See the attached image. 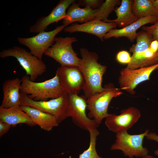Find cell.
Wrapping results in <instances>:
<instances>
[{
	"mask_svg": "<svg viewBox=\"0 0 158 158\" xmlns=\"http://www.w3.org/2000/svg\"><path fill=\"white\" fill-rule=\"evenodd\" d=\"M80 51L82 58L78 67L84 77L85 83L82 90L87 99L104 90L102 83L107 67L98 62L99 57L95 52L85 48H81Z\"/></svg>",
	"mask_w": 158,
	"mask_h": 158,
	"instance_id": "6da1fadb",
	"label": "cell"
},
{
	"mask_svg": "<svg viewBox=\"0 0 158 158\" xmlns=\"http://www.w3.org/2000/svg\"><path fill=\"white\" fill-rule=\"evenodd\" d=\"M20 92L36 101H47L62 96L66 92L63 88L58 76L41 82L31 81L26 75L21 79Z\"/></svg>",
	"mask_w": 158,
	"mask_h": 158,
	"instance_id": "7a4b0ae2",
	"label": "cell"
},
{
	"mask_svg": "<svg viewBox=\"0 0 158 158\" xmlns=\"http://www.w3.org/2000/svg\"><path fill=\"white\" fill-rule=\"evenodd\" d=\"M104 87L103 91L87 99V109L89 111L88 117L93 118L99 125L109 115L108 109L112 99L123 93L120 89L116 87L112 83L107 84Z\"/></svg>",
	"mask_w": 158,
	"mask_h": 158,
	"instance_id": "3957f363",
	"label": "cell"
},
{
	"mask_svg": "<svg viewBox=\"0 0 158 158\" xmlns=\"http://www.w3.org/2000/svg\"><path fill=\"white\" fill-rule=\"evenodd\" d=\"M9 56L16 58L32 81H35L46 71V65L42 60L23 48L16 46L0 52L1 58Z\"/></svg>",
	"mask_w": 158,
	"mask_h": 158,
	"instance_id": "277c9868",
	"label": "cell"
},
{
	"mask_svg": "<svg viewBox=\"0 0 158 158\" xmlns=\"http://www.w3.org/2000/svg\"><path fill=\"white\" fill-rule=\"evenodd\" d=\"M20 106L34 107L51 114L56 118L59 123L68 117L69 95L65 92L62 96L49 100L36 101L20 92Z\"/></svg>",
	"mask_w": 158,
	"mask_h": 158,
	"instance_id": "5b68a950",
	"label": "cell"
},
{
	"mask_svg": "<svg viewBox=\"0 0 158 158\" xmlns=\"http://www.w3.org/2000/svg\"><path fill=\"white\" fill-rule=\"evenodd\" d=\"M149 132L147 129L143 133L136 135H130L127 131L116 133L115 143L111 145V150L121 151L124 155L129 158L134 157H142L148 155L149 151L142 145L143 140Z\"/></svg>",
	"mask_w": 158,
	"mask_h": 158,
	"instance_id": "8992f818",
	"label": "cell"
},
{
	"mask_svg": "<svg viewBox=\"0 0 158 158\" xmlns=\"http://www.w3.org/2000/svg\"><path fill=\"white\" fill-rule=\"evenodd\" d=\"M77 40L74 37H56L54 44L44 54L54 59L61 66H79L80 59L77 56L72 46L73 43Z\"/></svg>",
	"mask_w": 158,
	"mask_h": 158,
	"instance_id": "52a82bcc",
	"label": "cell"
},
{
	"mask_svg": "<svg viewBox=\"0 0 158 158\" xmlns=\"http://www.w3.org/2000/svg\"><path fill=\"white\" fill-rule=\"evenodd\" d=\"M66 27L63 24L51 31H42L30 37H19L17 40L20 44L28 47L32 55L42 60L43 54L54 44L56 36Z\"/></svg>",
	"mask_w": 158,
	"mask_h": 158,
	"instance_id": "ba28073f",
	"label": "cell"
},
{
	"mask_svg": "<svg viewBox=\"0 0 158 158\" xmlns=\"http://www.w3.org/2000/svg\"><path fill=\"white\" fill-rule=\"evenodd\" d=\"M68 95V117H71L74 124L83 129L89 131L92 129L97 128L99 125L86 114L87 99L84 96H79L75 94Z\"/></svg>",
	"mask_w": 158,
	"mask_h": 158,
	"instance_id": "9c48e42d",
	"label": "cell"
},
{
	"mask_svg": "<svg viewBox=\"0 0 158 158\" xmlns=\"http://www.w3.org/2000/svg\"><path fill=\"white\" fill-rule=\"evenodd\" d=\"M157 69H158V63L135 69L126 67L122 69L118 78L121 89L125 90L131 95H134L135 93L134 89L137 85L149 80L151 73Z\"/></svg>",
	"mask_w": 158,
	"mask_h": 158,
	"instance_id": "30bf717a",
	"label": "cell"
},
{
	"mask_svg": "<svg viewBox=\"0 0 158 158\" xmlns=\"http://www.w3.org/2000/svg\"><path fill=\"white\" fill-rule=\"evenodd\" d=\"M65 92L68 94L79 93L85 83L83 75L78 66H61L56 72Z\"/></svg>",
	"mask_w": 158,
	"mask_h": 158,
	"instance_id": "8fae6325",
	"label": "cell"
},
{
	"mask_svg": "<svg viewBox=\"0 0 158 158\" xmlns=\"http://www.w3.org/2000/svg\"><path fill=\"white\" fill-rule=\"evenodd\" d=\"M141 116L140 111L134 107L123 109L119 115L109 114L105 124L109 129L116 133L127 130L136 123Z\"/></svg>",
	"mask_w": 158,
	"mask_h": 158,
	"instance_id": "7c38bea8",
	"label": "cell"
},
{
	"mask_svg": "<svg viewBox=\"0 0 158 158\" xmlns=\"http://www.w3.org/2000/svg\"><path fill=\"white\" fill-rule=\"evenodd\" d=\"M75 2L74 0L60 1L49 14L40 17L33 25L30 26V32L38 33L45 31L51 24L63 20L66 16L67 9Z\"/></svg>",
	"mask_w": 158,
	"mask_h": 158,
	"instance_id": "4fadbf2b",
	"label": "cell"
},
{
	"mask_svg": "<svg viewBox=\"0 0 158 158\" xmlns=\"http://www.w3.org/2000/svg\"><path fill=\"white\" fill-rule=\"evenodd\" d=\"M117 26L114 23H106L95 19L82 24H73L66 27L63 30L68 32H79L92 34L103 41L105 35Z\"/></svg>",
	"mask_w": 158,
	"mask_h": 158,
	"instance_id": "5bb4252c",
	"label": "cell"
},
{
	"mask_svg": "<svg viewBox=\"0 0 158 158\" xmlns=\"http://www.w3.org/2000/svg\"><path fill=\"white\" fill-rule=\"evenodd\" d=\"M158 19V16H147L138 19L135 22L120 29H113L106 33L104 39L112 37L118 38L125 37L131 42H133L136 38L137 30L143 25L148 23H154Z\"/></svg>",
	"mask_w": 158,
	"mask_h": 158,
	"instance_id": "9a60e30c",
	"label": "cell"
},
{
	"mask_svg": "<svg viewBox=\"0 0 158 158\" xmlns=\"http://www.w3.org/2000/svg\"><path fill=\"white\" fill-rule=\"evenodd\" d=\"M21 79L18 78L5 81L2 85L3 98L0 107L20 106Z\"/></svg>",
	"mask_w": 158,
	"mask_h": 158,
	"instance_id": "2e32d148",
	"label": "cell"
},
{
	"mask_svg": "<svg viewBox=\"0 0 158 158\" xmlns=\"http://www.w3.org/2000/svg\"><path fill=\"white\" fill-rule=\"evenodd\" d=\"M0 121L13 126L21 123L30 126L36 125L20 105L9 108L0 107Z\"/></svg>",
	"mask_w": 158,
	"mask_h": 158,
	"instance_id": "e0dca14e",
	"label": "cell"
},
{
	"mask_svg": "<svg viewBox=\"0 0 158 158\" xmlns=\"http://www.w3.org/2000/svg\"><path fill=\"white\" fill-rule=\"evenodd\" d=\"M78 3L75 2L68 8L65 17L63 20L62 24L68 26L75 22L85 23L95 19L98 8L93 10L89 7L80 8Z\"/></svg>",
	"mask_w": 158,
	"mask_h": 158,
	"instance_id": "ac0fdd59",
	"label": "cell"
},
{
	"mask_svg": "<svg viewBox=\"0 0 158 158\" xmlns=\"http://www.w3.org/2000/svg\"><path fill=\"white\" fill-rule=\"evenodd\" d=\"M20 107L36 125L44 130L50 131L53 128L59 126L56 118L51 114L29 106H20Z\"/></svg>",
	"mask_w": 158,
	"mask_h": 158,
	"instance_id": "d6986e66",
	"label": "cell"
},
{
	"mask_svg": "<svg viewBox=\"0 0 158 158\" xmlns=\"http://www.w3.org/2000/svg\"><path fill=\"white\" fill-rule=\"evenodd\" d=\"M133 1L122 0L119 7L115 8L114 11L116 18L111 20L119 27L122 28L135 22L138 19L133 13L132 6Z\"/></svg>",
	"mask_w": 158,
	"mask_h": 158,
	"instance_id": "ffe728a7",
	"label": "cell"
},
{
	"mask_svg": "<svg viewBox=\"0 0 158 158\" xmlns=\"http://www.w3.org/2000/svg\"><path fill=\"white\" fill-rule=\"evenodd\" d=\"M132 10L138 19L149 16H158V10L153 5L152 0H134Z\"/></svg>",
	"mask_w": 158,
	"mask_h": 158,
	"instance_id": "44dd1931",
	"label": "cell"
},
{
	"mask_svg": "<svg viewBox=\"0 0 158 158\" xmlns=\"http://www.w3.org/2000/svg\"><path fill=\"white\" fill-rule=\"evenodd\" d=\"M136 43L130 48V51L132 55L140 54L145 52L150 48L153 41L152 36L143 30L137 33L136 38Z\"/></svg>",
	"mask_w": 158,
	"mask_h": 158,
	"instance_id": "7402d4cb",
	"label": "cell"
},
{
	"mask_svg": "<svg viewBox=\"0 0 158 158\" xmlns=\"http://www.w3.org/2000/svg\"><path fill=\"white\" fill-rule=\"evenodd\" d=\"M119 0H106L98 8L95 19L106 23H111L108 18L109 14L114 11L116 6L121 4Z\"/></svg>",
	"mask_w": 158,
	"mask_h": 158,
	"instance_id": "603a6c76",
	"label": "cell"
},
{
	"mask_svg": "<svg viewBox=\"0 0 158 158\" xmlns=\"http://www.w3.org/2000/svg\"><path fill=\"white\" fill-rule=\"evenodd\" d=\"M89 132L90 136L89 147L79 155V158H102L98 155L96 149L97 137L100 133L97 128L91 129Z\"/></svg>",
	"mask_w": 158,
	"mask_h": 158,
	"instance_id": "cb8c5ba5",
	"label": "cell"
},
{
	"mask_svg": "<svg viewBox=\"0 0 158 158\" xmlns=\"http://www.w3.org/2000/svg\"><path fill=\"white\" fill-rule=\"evenodd\" d=\"M141 29L142 30L152 36L153 41H158V19L153 25L150 26H142Z\"/></svg>",
	"mask_w": 158,
	"mask_h": 158,
	"instance_id": "d4e9b609",
	"label": "cell"
},
{
	"mask_svg": "<svg viewBox=\"0 0 158 158\" xmlns=\"http://www.w3.org/2000/svg\"><path fill=\"white\" fill-rule=\"evenodd\" d=\"M103 2V1L100 0H83L78 1V4L95 10L99 8Z\"/></svg>",
	"mask_w": 158,
	"mask_h": 158,
	"instance_id": "484cf974",
	"label": "cell"
},
{
	"mask_svg": "<svg viewBox=\"0 0 158 158\" xmlns=\"http://www.w3.org/2000/svg\"><path fill=\"white\" fill-rule=\"evenodd\" d=\"M116 59L119 63H129L131 60L130 54L125 50L118 52L116 55Z\"/></svg>",
	"mask_w": 158,
	"mask_h": 158,
	"instance_id": "4316f807",
	"label": "cell"
},
{
	"mask_svg": "<svg viewBox=\"0 0 158 158\" xmlns=\"http://www.w3.org/2000/svg\"><path fill=\"white\" fill-rule=\"evenodd\" d=\"M11 125L0 121V137L7 133L11 127Z\"/></svg>",
	"mask_w": 158,
	"mask_h": 158,
	"instance_id": "83f0119b",
	"label": "cell"
},
{
	"mask_svg": "<svg viewBox=\"0 0 158 158\" xmlns=\"http://www.w3.org/2000/svg\"><path fill=\"white\" fill-rule=\"evenodd\" d=\"M145 137L148 140H154L158 142V135L154 133L149 132ZM154 154L158 156V149L154 151Z\"/></svg>",
	"mask_w": 158,
	"mask_h": 158,
	"instance_id": "f1b7e54d",
	"label": "cell"
},
{
	"mask_svg": "<svg viewBox=\"0 0 158 158\" xmlns=\"http://www.w3.org/2000/svg\"><path fill=\"white\" fill-rule=\"evenodd\" d=\"M150 48L154 53L158 52V41L156 40L153 41L151 43Z\"/></svg>",
	"mask_w": 158,
	"mask_h": 158,
	"instance_id": "f546056e",
	"label": "cell"
},
{
	"mask_svg": "<svg viewBox=\"0 0 158 158\" xmlns=\"http://www.w3.org/2000/svg\"><path fill=\"white\" fill-rule=\"evenodd\" d=\"M152 1L154 6L158 10V0H152Z\"/></svg>",
	"mask_w": 158,
	"mask_h": 158,
	"instance_id": "4dcf8cb0",
	"label": "cell"
},
{
	"mask_svg": "<svg viewBox=\"0 0 158 158\" xmlns=\"http://www.w3.org/2000/svg\"><path fill=\"white\" fill-rule=\"evenodd\" d=\"M153 62L154 65L158 63V54L154 59Z\"/></svg>",
	"mask_w": 158,
	"mask_h": 158,
	"instance_id": "1f68e13d",
	"label": "cell"
},
{
	"mask_svg": "<svg viewBox=\"0 0 158 158\" xmlns=\"http://www.w3.org/2000/svg\"><path fill=\"white\" fill-rule=\"evenodd\" d=\"M141 158H154V157H153L151 156L147 155L141 157Z\"/></svg>",
	"mask_w": 158,
	"mask_h": 158,
	"instance_id": "d6a6232c",
	"label": "cell"
}]
</instances>
